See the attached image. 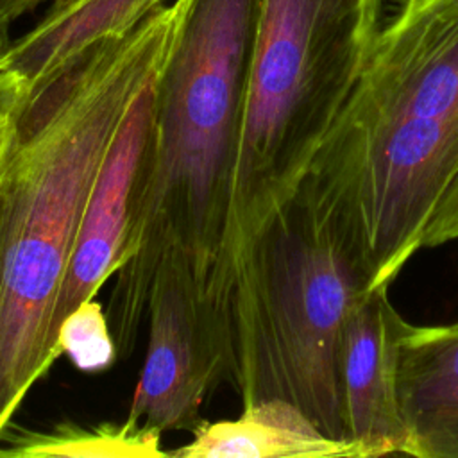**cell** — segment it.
<instances>
[{
	"label": "cell",
	"instance_id": "15",
	"mask_svg": "<svg viewBox=\"0 0 458 458\" xmlns=\"http://www.w3.org/2000/svg\"><path fill=\"white\" fill-rule=\"evenodd\" d=\"M454 240H458V172L429 220L422 249L440 247Z\"/></svg>",
	"mask_w": 458,
	"mask_h": 458
},
{
	"label": "cell",
	"instance_id": "16",
	"mask_svg": "<svg viewBox=\"0 0 458 458\" xmlns=\"http://www.w3.org/2000/svg\"><path fill=\"white\" fill-rule=\"evenodd\" d=\"M25 104L27 102L0 111V184H2V179H4V174H5L9 154L13 150L14 140L18 136L20 118H21Z\"/></svg>",
	"mask_w": 458,
	"mask_h": 458
},
{
	"label": "cell",
	"instance_id": "3",
	"mask_svg": "<svg viewBox=\"0 0 458 458\" xmlns=\"http://www.w3.org/2000/svg\"><path fill=\"white\" fill-rule=\"evenodd\" d=\"M369 292L338 211L302 181L254 242L225 297L220 352L243 404L290 401L322 433L345 440L340 340L351 308Z\"/></svg>",
	"mask_w": 458,
	"mask_h": 458
},
{
	"label": "cell",
	"instance_id": "7",
	"mask_svg": "<svg viewBox=\"0 0 458 458\" xmlns=\"http://www.w3.org/2000/svg\"><path fill=\"white\" fill-rule=\"evenodd\" d=\"M148 344L127 419L163 431L193 426L208 388L222 376L191 284L161 267L148 292Z\"/></svg>",
	"mask_w": 458,
	"mask_h": 458
},
{
	"label": "cell",
	"instance_id": "5",
	"mask_svg": "<svg viewBox=\"0 0 458 458\" xmlns=\"http://www.w3.org/2000/svg\"><path fill=\"white\" fill-rule=\"evenodd\" d=\"M458 172V123L336 118L304 181L338 211L370 279L388 290Z\"/></svg>",
	"mask_w": 458,
	"mask_h": 458
},
{
	"label": "cell",
	"instance_id": "1",
	"mask_svg": "<svg viewBox=\"0 0 458 458\" xmlns=\"http://www.w3.org/2000/svg\"><path fill=\"white\" fill-rule=\"evenodd\" d=\"M181 4L97 41L30 91L0 184V438L61 358L54 311L84 211L131 104L163 75Z\"/></svg>",
	"mask_w": 458,
	"mask_h": 458
},
{
	"label": "cell",
	"instance_id": "20",
	"mask_svg": "<svg viewBox=\"0 0 458 458\" xmlns=\"http://www.w3.org/2000/svg\"><path fill=\"white\" fill-rule=\"evenodd\" d=\"M77 0H50V7L45 11V13H57V11H63L64 7H68L70 4H73Z\"/></svg>",
	"mask_w": 458,
	"mask_h": 458
},
{
	"label": "cell",
	"instance_id": "18",
	"mask_svg": "<svg viewBox=\"0 0 458 458\" xmlns=\"http://www.w3.org/2000/svg\"><path fill=\"white\" fill-rule=\"evenodd\" d=\"M50 0H0V21L9 27L20 16L34 11L41 4Z\"/></svg>",
	"mask_w": 458,
	"mask_h": 458
},
{
	"label": "cell",
	"instance_id": "11",
	"mask_svg": "<svg viewBox=\"0 0 458 458\" xmlns=\"http://www.w3.org/2000/svg\"><path fill=\"white\" fill-rule=\"evenodd\" d=\"M177 458H356V449L327 437L293 403L261 399L243 404L238 419L202 422Z\"/></svg>",
	"mask_w": 458,
	"mask_h": 458
},
{
	"label": "cell",
	"instance_id": "8",
	"mask_svg": "<svg viewBox=\"0 0 458 458\" xmlns=\"http://www.w3.org/2000/svg\"><path fill=\"white\" fill-rule=\"evenodd\" d=\"M406 322L390 302L388 290L365 293L345 318L338 370L345 440L356 449V458L410 453L397 395Z\"/></svg>",
	"mask_w": 458,
	"mask_h": 458
},
{
	"label": "cell",
	"instance_id": "2",
	"mask_svg": "<svg viewBox=\"0 0 458 458\" xmlns=\"http://www.w3.org/2000/svg\"><path fill=\"white\" fill-rule=\"evenodd\" d=\"M156 118L134 184L113 295V331L132 340L159 267L206 308L216 267L238 109L263 0H179Z\"/></svg>",
	"mask_w": 458,
	"mask_h": 458
},
{
	"label": "cell",
	"instance_id": "10",
	"mask_svg": "<svg viewBox=\"0 0 458 458\" xmlns=\"http://www.w3.org/2000/svg\"><path fill=\"white\" fill-rule=\"evenodd\" d=\"M397 395L415 458H458V320L406 322Z\"/></svg>",
	"mask_w": 458,
	"mask_h": 458
},
{
	"label": "cell",
	"instance_id": "17",
	"mask_svg": "<svg viewBox=\"0 0 458 458\" xmlns=\"http://www.w3.org/2000/svg\"><path fill=\"white\" fill-rule=\"evenodd\" d=\"M30 88L27 81L11 68L0 70V111L29 100Z\"/></svg>",
	"mask_w": 458,
	"mask_h": 458
},
{
	"label": "cell",
	"instance_id": "13",
	"mask_svg": "<svg viewBox=\"0 0 458 458\" xmlns=\"http://www.w3.org/2000/svg\"><path fill=\"white\" fill-rule=\"evenodd\" d=\"M9 445L0 456L11 458H163L161 431L125 419L97 426L61 424L50 431L4 433Z\"/></svg>",
	"mask_w": 458,
	"mask_h": 458
},
{
	"label": "cell",
	"instance_id": "19",
	"mask_svg": "<svg viewBox=\"0 0 458 458\" xmlns=\"http://www.w3.org/2000/svg\"><path fill=\"white\" fill-rule=\"evenodd\" d=\"M9 38H7V27L0 21V70L5 68V52L9 47Z\"/></svg>",
	"mask_w": 458,
	"mask_h": 458
},
{
	"label": "cell",
	"instance_id": "12",
	"mask_svg": "<svg viewBox=\"0 0 458 458\" xmlns=\"http://www.w3.org/2000/svg\"><path fill=\"white\" fill-rule=\"evenodd\" d=\"M168 0H77L45 13L23 36L9 41L5 66L18 72L30 91L47 84L72 59L106 38L131 32Z\"/></svg>",
	"mask_w": 458,
	"mask_h": 458
},
{
	"label": "cell",
	"instance_id": "4",
	"mask_svg": "<svg viewBox=\"0 0 458 458\" xmlns=\"http://www.w3.org/2000/svg\"><path fill=\"white\" fill-rule=\"evenodd\" d=\"M383 0H263L238 109L213 286L297 193L379 32Z\"/></svg>",
	"mask_w": 458,
	"mask_h": 458
},
{
	"label": "cell",
	"instance_id": "9",
	"mask_svg": "<svg viewBox=\"0 0 458 458\" xmlns=\"http://www.w3.org/2000/svg\"><path fill=\"white\" fill-rule=\"evenodd\" d=\"M161 77L131 104L98 172L54 311V335L63 318L82 301L95 297L118 268L134 184L156 118Z\"/></svg>",
	"mask_w": 458,
	"mask_h": 458
},
{
	"label": "cell",
	"instance_id": "14",
	"mask_svg": "<svg viewBox=\"0 0 458 458\" xmlns=\"http://www.w3.org/2000/svg\"><path fill=\"white\" fill-rule=\"evenodd\" d=\"M55 344L81 372H104L116 358L118 345L107 315L95 297L77 304L59 324Z\"/></svg>",
	"mask_w": 458,
	"mask_h": 458
},
{
	"label": "cell",
	"instance_id": "6",
	"mask_svg": "<svg viewBox=\"0 0 458 458\" xmlns=\"http://www.w3.org/2000/svg\"><path fill=\"white\" fill-rule=\"evenodd\" d=\"M340 118L458 123V0H403L379 29Z\"/></svg>",
	"mask_w": 458,
	"mask_h": 458
}]
</instances>
